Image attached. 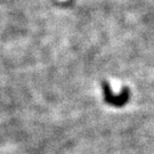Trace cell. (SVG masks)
<instances>
[{
	"label": "cell",
	"instance_id": "cell-1",
	"mask_svg": "<svg viewBox=\"0 0 154 154\" xmlns=\"http://www.w3.org/2000/svg\"><path fill=\"white\" fill-rule=\"evenodd\" d=\"M102 88H103V94H104V100L110 105L116 106V107H121L125 106L126 103L129 99V95H130V90L128 87L122 88L119 95H114L112 93V89L110 87V83L103 81L102 82Z\"/></svg>",
	"mask_w": 154,
	"mask_h": 154
}]
</instances>
